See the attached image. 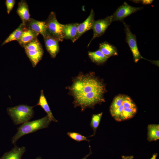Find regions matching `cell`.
<instances>
[{
    "label": "cell",
    "mask_w": 159,
    "mask_h": 159,
    "mask_svg": "<svg viewBox=\"0 0 159 159\" xmlns=\"http://www.w3.org/2000/svg\"><path fill=\"white\" fill-rule=\"evenodd\" d=\"M69 89L74 99V107H80L81 111L88 108H94L96 105L105 102V85L93 72L79 74Z\"/></svg>",
    "instance_id": "6da1fadb"
},
{
    "label": "cell",
    "mask_w": 159,
    "mask_h": 159,
    "mask_svg": "<svg viewBox=\"0 0 159 159\" xmlns=\"http://www.w3.org/2000/svg\"><path fill=\"white\" fill-rule=\"evenodd\" d=\"M137 110L136 105L131 98L122 94L115 96L110 107L111 116L118 122L132 118L137 113Z\"/></svg>",
    "instance_id": "7a4b0ae2"
},
{
    "label": "cell",
    "mask_w": 159,
    "mask_h": 159,
    "mask_svg": "<svg viewBox=\"0 0 159 159\" xmlns=\"http://www.w3.org/2000/svg\"><path fill=\"white\" fill-rule=\"evenodd\" d=\"M51 122L47 115L40 119L22 124L17 128L16 133L12 137V143L15 145L18 140L24 135L48 127Z\"/></svg>",
    "instance_id": "3957f363"
},
{
    "label": "cell",
    "mask_w": 159,
    "mask_h": 159,
    "mask_svg": "<svg viewBox=\"0 0 159 159\" xmlns=\"http://www.w3.org/2000/svg\"><path fill=\"white\" fill-rule=\"evenodd\" d=\"M34 107L20 105L8 108L7 111L13 123L17 125L28 122L32 118L34 114Z\"/></svg>",
    "instance_id": "277c9868"
},
{
    "label": "cell",
    "mask_w": 159,
    "mask_h": 159,
    "mask_svg": "<svg viewBox=\"0 0 159 159\" xmlns=\"http://www.w3.org/2000/svg\"><path fill=\"white\" fill-rule=\"evenodd\" d=\"M23 47L33 67H35L42 59L44 53L40 42L37 38Z\"/></svg>",
    "instance_id": "5b68a950"
},
{
    "label": "cell",
    "mask_w": 159,
    "mask_h": 159,
    "mask_svg": "<svg viewBox=\"0 0 159 159\" xmlns=\"http://www.w3.org/2000/svg\"><path fill=\"white\" fill-rule=\"evenodd\" d=\"M45 21L50 35L59 42H62L64 39L63 24L58 21L55 12H51Z\"/></svg>",
    "instance_id": "8992f818"
},
{
    "label": "cell",
    "mask_w": 159,
    "mask_h": 159,
    "mask_svg": "<svg viewBox=\"0 0 159 159\" xmlns=\"http://www.w3.org/2000/svg\"><path fill=\"white\" fill-rule=\"evenodd\" d=\"M123 24L126 34V42L132 52L135 62L137 63L140 59L144 58L140 55L138 50L136 35L132 33L129 25L124 22Z\"/></svg>",
    "instance_id": "52a82bcc"
},
{
    "label": "cell",
    "mask_w": 159,
    "mask_h": 159,
    "mask_svg": "<svg viewBox=\"0 0 159 159\" xmlns=\"http://www.w3.org/2000/svg\"><path fill=\"white\" fill-rule=\"evenodd\" d=\"M143 7H135L129 5L126 2L119 7L113 14L112 21H122L127 17L131 14L140 10Z\"/></svg>",
    "instance_id": "ba28073f"
},
{
    "label": "cell",
    "mask_w": 159,
    "mask_h": 159,
    "mask_svg": "<svg viewBox=\"0 0 159 159\" xmlns=\"http://www.w3.org/2000/svg\"><path fill=\"white\" fill-rule=\"evenodd\" d=\"M112 21V15L104 19L95 21L92 29L93 30V36L88 46L93 40L101 36L104 33Z\"/></svg>",
    "instance_id": "9c48e42d"
},
{
    "label": "cell",
    "mask_w": 159,
    "mask_h": 159,
    "mask_svg": "<svg viewBox=\"0 0 159 159\" xmlns=\"http://www.w3.org/2000/svg\"><path fill=\"white\" fill-rule=\"evenodd\" d=\"M25 24L26 27L41 34L43 37L50 34L45 21H39L30 18Z\"/></svg>",
    "instance_id": "30bf717a"
},
{
    "label": "cell",
    "mask_w": 159,
    "mask_h": 159,
    "mask_svg": "<svg viewBox=\"0 0 159 159\" xmlns=\"http://www.w3.org/2000/svg\"><path fill=\"white\" fill-rule=\"evenodd\" d=\"M95 13L92 9L87 19L82 23L79 24L77 35L74 42L78 39L84 33L92 29L95 21Z\"/></svg>",
    "instance_id": "8fae6325"
},
{
    "label": "cell",
    "mask_w": 159,
    "mask_h": 159,
    "mask_svg": "<svg viewBox=\"0 0 159 159\" xmlns=\"http://www.w3.org/2000/svg\"><path fill=\"white\" fill-rule=\"evenodd\" d=\"M43 38L47 52L52 58H55L59 51V42L50 34Z\"/></svg>",
    "instance_id": "7c38bea8"
},
{
    "label": "cell",
    "mask_w": 159,
    "mask_h": 159,
    "mask_svg": "<svg viewBox=\"0 0 159 159\" xmlns=\"http://www.w3.org/2000/svg\"><path fill=\"white\" fill-rule=\"evenodd\" d=\"M39 34L38 33L25 26L20 38L17 42L23 47L25 45L37 39Z\"/></svg>",
    "instance_id": "4fadbf2b"
},
{
    "label": "cell",
    "mask_w": 159,
    "mask_h": 159,
    "mask_svg": "<svg viewBox=\"0 0 159 159\" xmlns=\"http://www.w3.org/2000/svg\"><path fill=\"white\" fill-rule=\"evenodd\" d=\"M79 24L74 23L63 25V32L64 39H69L74 42L77 35Z\"/></svg>",
    "instance_id": "5bb4252c"
},
{
    "label": "cell",
    "mask_w": 159,
    "mask_h": 159,
    "mask_svg": "<svg viewBox=\"0 0 159 159\" xmlns=\"http://www.w3.org/2000/svg\"><path fill=\"white\" fill-rule=\"evenodd\" d=\"M16 12L23 24H26L30 18L28 6L25 0H21L19 2Z\"/></svg>",
    "instance_id": "9a60e30c"
},
{
    "label": "cell",
    "mask_w": 159,
    "mask_h": 159,
    "mask_svg": "<svg viewBox=\"0 0 159 159\" xmlns=\"http://www.w3.org/2000/svg\"><path fill=\"white\" fill-rule=\"evenodd\" d=\"M26 150L24 146L20 147L15 145L11 150L5 153L0 159H21Z\"/></svg>",
    "instance_id": "2e32d148"
},
{
    "label": "cell",
    "mask_w": 159,
    "mask_h": 159,
    "mask_svg": "<svg viewBox=\"0 0 159 159\" xmlns=\"http://www.w3.org/2000/svg\"><path fill=\"white\" fill-rule=\"evenodd\" d=\"M99 47V49L108 58L118 54L116 47L107 42L100 43Z\"/></svg>",
    "instance_id": "e0dca14e"
},
{
    "label": "cell",
    "mask_w": 159,
    "mask_h": 159,
    "mask_svg": "<svg viewBox=\"0 0 159 159\" xmlns=\"http://www.w3.org/2000/svg\"><path fill=\"white\" fill-rule=\"evenodd\" d=\"M36 105L40 106L44 109L51 121H52L54 122H58V121L54 117L51 112L43 90H41V91L39 98Z\"/></svg>",
    "instance_id": "ac0fdd59"
},
{
    "label": "cell",
    "mask_w": 159,
    "mask_h": 159,
    "mask_svg": "<svg viewBox=\"0 0 159 159\" xmlns=\"http://www.w3.org/2000/svg\"><path fill=\"white\" fill-rule=\"evenodd\" d=\"M25 26V24L21 23L3 42L1 46L13 41L16 40L18 41L20 38Z\"/></svg>",
    "instance_id": "d6986e66"
},
{
    "label": "cell",
    "mask_w": 159,
    "mask_h": 159,
    "mask_svg": "<svg viewBox=\"0 0 159 159\" xmlns=\"http://www.w3.org/2000/svg\"><path fill=\"white\" fill-rule=\"evenodd\" d=\"M147 129V140L149 141H155L159 139V124H149L148 125Z\"/></svg>",
    "instance_id": "ffe728a7"
},
{
    "label": "cell",
    "mask_w": 159,
    "mask_h": 159,
    "mask_svg": "<svg viewBox=\"0 0 159 159\" xmlns=\"http://www.w3.org/2000/svg\"><path fill=\"white\" fill-rule=\"evenodd\" d=\"M88 54L91 60L97 64L105 62L108 59L99 49L95 52L89 51Z\"/></svg>",
    "instance_id": "44dd1931"
},
{
    "label": "cell",
    "mask_w": 159,
    "mask_h": 159,
    "mask_svg": "<svg viewBox=\"0 0 159 159\" xmlns=\"http://www.w3.org/2000/svg\"><path fill=\"white\" fill-rule=\"evenodd\" d=\"M102 114L103 113L102 112L92 115L90 125L92 129L93 134L90 136H93L95 135L96 130L100 124Z\"/></svg>",
    "instance_id": "7402d4cb"
},
{
    "label": "cell",
    "mask_w": 159,
    "mask_h": 159,
    "mask_svg": "<svg viewBox=\"0 0 159 159\" xmlns=\"http://www.w3.org/2000/svg\"><path fill=\"white\" fill-rule=\"evenodd\" d=\"M67 134L71 138L78 142L83 141L89 142L90 141V140L87 139V137L78 132H69Z\"/></svg>",
    "instance_id": "603a6c76"
},
{
    "label": "cell",
    "mask_w": 159,
    "mask_h": 159,
    "mask_svg": "<svg viewBox=\"0 0 159 159\" xmlns=\"http://www.w3.org/2000/svg\"><path fill=\"white\" fill-rule=\"evenodd\" d=\"M15 0H6V5L7 8V12L9 14L12 10L15 4Z\"/></svg>",
    "instance_id": "cb8c5ba5"
},
{
    "label": "cell",
    "mask_w": 159,
    "mask_h": 159,
    "mask_svg": "<svg viewBox=\"0 0 159 159\" xmlns=\"http://www.w3.org/2000/svg\"><path fill=\"white\" fill-rule=\"evenodd\" d=\"M132 1L136 3H140L144 5L150 4L153 1L152 0H131Z\"/></svg>",
    "instance_id": "d4e9b609"
},
{
    "label": "cell",
    "mask_w": 159,
    "mask_h": 159,
    "mask_svg": "<svg viewBox=\"0 0 159 159\" xmlns=\"http://www.w3.org/2000/svg\"><path fill=\"white\" fill-rule=\"evenodd\" d=\"M122 159H133L134 157L132 155L130 156H122Z\"/></svg>",
    "instance_id": "484cf974"
},
{
    "label": "cell",
    "mask_w": 159,
    "mask_h": 159,
    "mask_svg": "<svg viewBox=\"0 0 159 159\" xmlns=\"http://www.w3.org/2000/svg\"><path fill=\"white\" fill-rule=\"evenodd\" d=\"M90 147V151L88 154L87 155H85V157H84L83 158H82V159H87V158L91 154H92V151L90 149V145L89 146Z\"/></svg>",
    "instance_id": "4316f807"
},
{
    "label": "cell",
    "mask_w": 159,
    "mask_h": 159,
    "mask_svg": "<svg viewBox=\"0 0 159 159\" xmlns=\"http://www.w3.org/2000/svg\"><path fill=\"white\" fill-rule=\"evenodd\" d=\"M157 155V153H155L153 154L150 159H156Z\"/></svg>",
    "instance_id": "83f0119b"
},
{
    "label": "cell",
    "mask_w": 159,
    "mask_h": 159,
    "mask_svg": "<svg viewBox=\"0 0 159 159\" xmlns=\"http://www.w3.org/2000/svg\"><path fill=\"white\" fill-rule=\"evenodd\" d=\"M35 159H42V158L40 156H38Z\"/></svg>",
    "instance_id": "f1b7e54d"
}]
</instances>
